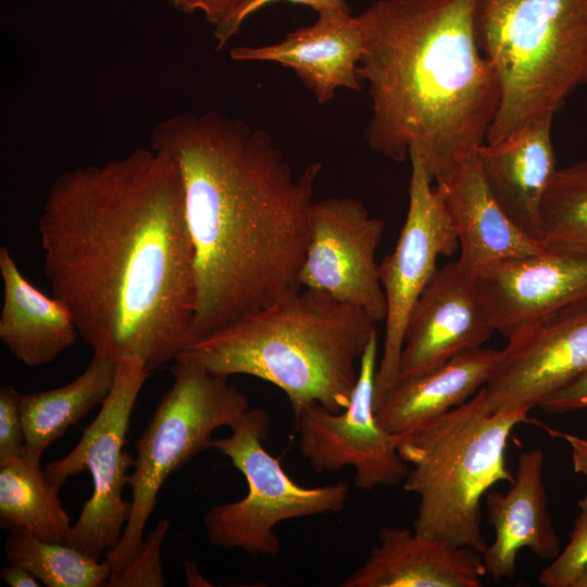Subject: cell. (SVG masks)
<instances>
[{
    "mask_svg": "<svg viewBox=\"0 0 587 587\" xmlns=\"http://www.w3.org/2000/svg\"><path fill=\"white\" fill-rule=\"evenodd\" d=\"M43 273L93 354L149 372L191 341L195 252L176 163L152 148L64 171L38 222Z\"/></svg>",
    "mask_w": 587,
    "mask_h": 587,
    "instance_id": "6da1fadb",
    "label": "cell"
},
{
    "mask_svg": "<svg viewBox=\"0 0 587 587\" xmlns=\"http://www.w3.org/2000/svg\"><path fill=\"white\" fill-rule=\"evenodd\" d=\"M150 140L184 186L196 266L190 344L300 287L320 162L296 174L265 130L215 111L168 116Z\"/></svg>",
    "mask_w": 587,
    "mask_h": 587,
    "instance_id": "7a4b0ae2",
    "label": "cell"
},
{
    "mask_svg": "<svg viewBox=\"0 0 587 587\" xmlns=\"http://www.w3.org/2000/svg\"><path fill=\"white\" fill-rule=\"evenodd\" d=\"M477 0H376L359 15L365 51L369 147L397 162L417 155L446 178L486 142L500 102L476 35Z\"/></svg>",
    "mask_w": 587,
    "mask_h": 587,
    "instance_id": "3957f363",
    "label": "cell"
},
{
    "mask_svg": "<svg viewBox=\"0 0 587 587\" xmlns=\"http://www.w3.org/2000/svg\"><path fill=\"white\" fill-rule=\"evenodd\" d=\"M376 333L360 309L299 287L192 341L175 361L271 383L286 394L292 412L311 403L340 412Z\"/></svg>",
    "mask_w": 587,
    "mask_h": 587,
    "instance_id": "277c9868",
    "label": "cell"
},
{
    "mask_svg": "<svg viewBox=\"0 0 587 587\" xmlns=\"http://www.w3.org/2000/svg\"><path fill=\"white\" fill-rule=\"evenodd\" d=\"M528 411L489 410L484 387L463 404L405 434L398 446L411 465L402 483L419 499L413 529L480 554L482 500L499 482L512 483L505 451Z\"/></svg>",
    "mask_w": 587,
    "mask_h": 587,
    "instance_id": "5b68a950",
    "label": "cell"
},
{
    "mask_svg": "<svg viewBox=\"0 0 587 587\" xmlns=\"http://www.w3.org/2000/svg\"><path fill=\"white\" fill-rule=\"evenodd\" d=\"M475 28L500 87L486 142L554 116L587 85V0H477Z\"/></svg>",
    "mask_w": 587,
    "mask_h": 587,
    "instance_id": "8992f818",
    "label": "cell"
},
{
    "mask_svg": "<svg viewBox=\"0 0 587 587\" xmlns=\"http://www.w3.org/2000/svg\"><path fill=\"white\" fill-rule=\"evenodd\" d=\"M174 362L173 384L136 441L137 454L128 474L132 511L120 542L105 553L112 570L109 582L135 554L167 477L198 453L213 448L214 430L233 428L250 409L247 397L227 377Z\"/></svg>",
    "mask_w": 587,
    "mask_h": 587,
    "instance_id": "52a82bcc",
    "label": "cell"
},
{
    "mask_svg": "<svg viewBox=\"0 0 587 587\" xmlns=\"http://www.w3.org/2000/svg\"><path fill=\"white\" fill-rule=\"evenodd\" d=\"M268 429L267 411L250 408L229 436L213 439V448L243 475L248 491L237 501L212 507L203 524L208 540L215 546L276 558L280 551L276 525L342 511L350 487L344 480L317 487L297 484L264 448Z\"/></svg>",
    "mask_w": 587,
    "mask_h": 587,
    "instance_id": "ba28073f",
    "label": "cell"
},
{
    "mask_svg": "<svg viewBox=\"0 0 587 587\" xmlns=\"http://www.w3.org/2000/svg\"><path fill=\"white\" fill-rule=\"evenodd\" d=\"M116 362L112 389L95 420L84 428L71 452L43 469L58 487L83 471L90 473L91 496L64 544L95 559L117 546L130 515L132 502L123 498L122 491L128 485L126 472L135 459L124 446L136 400L150 373L136 355Z\"/></svg>",
    "mask_w": 587,
    "mask_h": 587,
    "instance_id": "9c48e42d",
    "label": "cell"
},
{
    "mask_svg": "<svg viewBox=\"0 0 587 587\" xmlns=\"http://www.w3.org/2000/svg\"><path fill=\"white\" fill-rule=\"evenodd\" d=\"M411 176L404 224L391 253L378 264L387 314L383 350L375 375L374 408L398 382L400 357L411 312L435 275L439 257L459 248L444 197L420 158L409 155Z\"/></svg>",
    "mask_w": 587,
    "mask_h": 587,
    "instance_id": "30bf717a",
    "label": "cell"
},
{
    "mask_svg": "<svg viewBox=\"0 0 587 587\" xmlns=\"http://www.w3.org/2000/svg\"><path fill=\"white\" fill-rule=\"evenodd\" d=\"M378 337H372L360 360L359 374L348 407L332 412L311 403L294 411L300 454L317 473L355 471L360 489L403 483L408 463L399 454L402 435L387 432L374 408Z\"/></svg>",
    "mask_w": 587,
    "mask_h": 587,
    "instance_id": "8fae6325",
    "label": "cell"
},
{
    "mask_svg": "<svg viewBox=\"0 0 587 587\" xmlns=\"http://www.w3.org/2000/svg\"><path fill=\"white\" fill-rule=\"evenodd\" d=\"M384 222L351 197L315 201L310 237L299 272L300 287L323 291L385 321L387 303L375 260Z\"/></svg>",
    "mask_w": 587,
    "mask_h": 587,
    "instance_id": "7c38bea8",
    "label": "cell"
},
{
    "mask_svg": "<svg viewBox=\"0 0 587 587\" xmlns=\"http://www.w3.org/2000/svg\"><path fill=\"white\" fill-rule=\"evenodd\" d=\"M587 371V298L508 338L484 386L489 410L530 411Z\"/></svg>",
    "mask_w": 587,
    "mask_h": 587,
    "instance_id": "4fadbf2b",
    "label": "cell"
},
{
    "mask_svg": "<svg viewBox=\"0 0 587 587\" xmlns=\"http://www.w3.org/2000/svg\"><path fill=\"white\" fill-rule=\"evenodd\" d=\"M496 332L507 339L536 320L587 298V252L549 247L471 274Z\"/></svg>",
    "mask_w": 587,
    "mask_h": 587,
    "instance_id": "5bb4252c",
    "label": "cell"
},
{
    "mask_svg": "<svg viewBox=\"0 0 587 587\" xmlns=\"http://www.w3.org/2000/svg\"><path fill=\"white\" fill-rule=\"evenodd\" d=\"M495 332L472 275L458 261L449 262L438 267L411 312L398 379L480 348Z\"/></svg>",
    "mask_w": 587,
    "mask_h": 587,
    "instance_id": "9a60e30c",
    "label": "cell"
},
{
    "mask_svg": "<svg viewBox=\"0 0 587 587\" xmlns=\"http://www.w3.org/2000/svg\"><path fill=\"white\" fill-rule=\"evenodd\" d=\"M364 51L360 17L333 10L320 13L313 25L290 32L276 43L235 47L229 55L238 62H274L289 67L319 103H326L339 88L362 90L357 68Z\"/></svg>",
    "mask_w": 587,
    "mask_h": 587,
    "instance_id": "2e32d148",
    "label": "cell"
},
{
    "mask_svg": "<svg viewBox=\"0 0 587 587\" xmlns=\"http://www.w3.org/2000/svg\"><path fill=\"white\" fill-rule=\"evenodd\" d=\"M378 545L342 587H480L486 569L476 550L384 526Z\"/></svg>",
    "mask_w": 587,
    "mask_h": 587,
    "instance_id": "e0dca14e",
    "label": "cell"
},
{
    "mask_svg": "<svg viewBox=\"0 0 587 587\" xmlns=\"http://www.w3.org/2000/svg\"><path fill=\"white\" fill-rule=\"evenodd\" d=\"M544 453L523 451L507 492L489 491L486 504L495 539L482 553L486 574L492 580L511 579L519 551L527 548L541 560H553L561 545L548 509L542 479Z\"/></svg>",
    "mask_w": 587,
    "mask_h": 587,
    "instance_id": "ac0fdd59",
    "label": "cell"
},
{
    "mask_svg": "<svg viewBox=\"0 0 587 587\" xmlns=\"http://www.w3.org/2000/svg\"><path fill=\"white\" fill-rule=\"evenodd\" d=\"M435 185L458 235L457 261L470 274L492 263L538 254L547 248L520 228L497 202L476 153Z\"/></svg>",
    "mask_w": 587,
    "mask_h": 587,
    "instance_id": "d6986e66",
    "label": "cell"
},
{
    "mask_svg": "<svg viewBox=\"0 0 587 587\" xmlns=\"http://www.w3.org/2000/svg\"><path fill=\"white\" fill-rule=\"evenodd\" d=\"M552 121L553 116L535 120L498 142L483 143L476 151L497 202L520 228L539 241L544 198L558 170Z\"/></svg>",
    "mask_w": 587,
    "mask_h": 587,
    "instance_id": "ffe728a7",
    "label": "cell"
},
{
    "mask_svg": "<svg viewBox=\"0 0 587 587\" xmlns=\"http://www.w3.org/2000/svg\"><path fill=\"white\" fill-rule=\"evenodd\" d=\"M499 353L472 349L428 372L398 379L375 408L379 424L401 435L463 404L488 383Z\"/></svg>",
    "mask_w": 587,
    "mask_h": 587,
    "instance_id": "44dd1931",
    "label": "cell"
},
{
    "mask_svg": "<svg viewBox=\"0 0 587 587\" xmlns=\"http://www.w3.org/2000/svg\"><path fill=\"white\" fill-rule=\"evenodd\" d=\"M3 303L0 339L10 353L29 367L53 362L79 336L68 308L29 283L7 247L0 248Z\"/></svg>",
    "mask_w": 587,
    "mask_h": 587,
    "instance_id": "7402d4cb",
    "label": "cell"
},
{
    "mask_svg": "<svg viewBox=\"0 0 587 587\" xmlns=\"http://www.w3.org/2000/svg\"><path fill=\"white\" fill-rule=\"evenodd\" d=\"M115 360L93 354L85 371L70 384L22 394L21 414L27 455L37 460L68 427L102 404L112 389Z\"/></svg>",
    "mask_w": 587,
    "mask_h": 587,
    "instance_id": "603a6c76",
    "label": "cell"
},
{
    "mask_svg": "<svg viewBox=\"0 0 587 587\" xmlns=\"http://www.w3.org/2000/svg\"><path fill=\"white\" fill-rule=\"evenodd\" d=\"M28 455L0 462V526L38 539L64 542L71 519L53 485Z\"/></svg>",
    "mask_w": 587,
    "mask_h": 587,
    "instance_id": "cb8c5ba5",
    "label": "cell"
},
{
    "mask_svg": "<svg viewBox=\"0 0 587 587\" xmlns=\"http://www.w3.org/2000/svg\"><path fill=\"white\" fill-rule=\"evenodd\" d=\"M9 564L33 573L49 587L107 586L112 570L107 560L91 558L64 542L38 539L21 533H10L4 542Z\"/></svg>",
    "mask_w": 587,
    "mask_h": 587,
    "instance_id": "d4e9b609",
    "label": "cell"
},
{
    "mask_svg": "<svg viewBox=\"0 0 587 587\" xmlns=\"http://www.w3.org/2000/svg\"><path fill=\"white\" fill-rule=\"evenodd\" d=\"M540 239L587 252V159L557 170L541 207Z\"/></svg>",
    "mask_w": 587,
    "mask_h": 587,
    "instance_id": "484cf974",
    "label": "cell"
},
{
    "mask_svg": "<svg viewBox=\"0 0 587 587\" xmlns=\"http://www.w3.org/2000/svg\"><path fill=\"white\" fill-rule=\"evenodd\" d=\"M578 508L567 545L539 573L538 580L545 587H573L587 570V495L578 502Z\"/></svg>",
    "mask_w": 587,
    "mask_h": 587,
    "instance_id": "4316f807",
    "label": "cell"
},
{
    "mask_svg": "<svg viewBox=\"0 0 587 587\" xmlns=\"http://www.w3.org/2000/svg\"><path fill=\"white\" fill-rule=\"evenodd\" d=\"M170 521L161 520L154 529L143 536L135 554L110 587H163L166 583L161 562V549Z\"/></svg>",
    "mask_w": 587,
    "mask_h": 587,
    "instance_id": "83f0119b",
    "label": "cell"
},
{
    "mask_svg": "<svg viewBox=\"0 0 587 587\" xmlns=\"http://www.w3.org/2000/svg\"><path fill=\"white\" fill-rule=\"evenodd\" d=\"M21 398L11 384L0 388V462L27 455Z\"/></svg>",
    "mask_w": 587,
    "mask_h": 587,
    "instance_id": "f1b7e54d",
    "label": "cell"
},
{
    "mask_svg": "<svg viewBox=\"0 0 587 587\" xmlns=\"http://www.w3.org/2000/svg\"><path fill=\"white\" fill-rule=\"evenodd\" d=\"M274 1L279 0H240L236 10L230 17L221 26L214 28V36L216 38V50L224 48L229 39L238 33L243 21L261 9ZM296 4H303L312 8L319 14L333 11V10H346L350 11L345 0H284Z\"/></svg>",
    "mask_w": 587,
    "mask_h": 587,
    "instance_id": "f546056e",
    "label": "cell"
},
{
    "mask_svg": "<svg viewBox=\"0 0 587 587\" xmlns=\"http://www.w3.org/2000/svg\"><path fill=\"white\" fill-rule=\"evenodd\" d=\"M540 408L547 413L587 410V371L546 400Z\"/></svg>",
    "mask_w": 587,
    "mask_h": 587,
    "instance_id": "4dcf8cb0",
    "label": "cell"
},
{
    "mask_svg": "<svg viewBox=\"0 0 587 587\" xmlns=\"http://www.w3.org/2000/svg\"><path fill=\"white\" fill-rule=\"evenodd\" d=\"M176 9L192 13L200 11L214 28L223 25L234 13L240 0H167Z\"/></svg>",
    "mask_w": 587,
    "mask_h": 587,
    "instance_id": "1f68e13d",
    "label": "cell"
},
{
    "mask_svg": "<svg viewBox=\"0 0 587 587\" xmlns=\"http://www.w3.org/2000/svg\"><path fill=\"white\" fill-rule=\"evenodd\" d=\"M549 435L563 439L571 450L573 469L587 478V436H579L546 427Z\"/></svg>",
    "mask_w": 587,
    "mask_h": 587,
    "instance_id": "d6a6232c",
    "label": "cell"
},
{
    "mask_svg": "<svg viewBox=\"0 0 587 587\" xmlns=\"http://www.w3.org/2000/svg\"><path fill=\"white\" fill-rule=\"evenodd\" d=\"M1 578L11 587H39L40 580L28 570L9 564L0 572Z\"/></svg>",
    "mask_w": 587,
    "mask_h": 587,
    "instance_id": "836d02e7",
    "label": "cell"
},
{
    "mask_svg": "<svg viewBox=\"0 0 587 587\" xmlns=\"http://www.w3.org/2000/svg\"><path fill=\"white\" fill-rule=\"evenodd\" d=\"M184 571L188 586H211L210 582L200 574L195 562L184 560Z\"/></svg>",
    "mask_w": 587,
    "mask_h": 587,
    "instance_id": "e575fe53",
    "label": "cell"
},
{
    "mask_svg": "<svg viewBox=\"0 0 587 587\" xmlns=\"http://www.w3.org/2000/svg\"><path fill=\"white\" fill-rule=\"evenodd\" d=\"M573 587H587V570L578 577Z\"/></svg>",
    "mask_w": 587,
    "mask_h": 587,
    "instance_id": "d590c367",
    "label": "cell"
}]
</instances>
